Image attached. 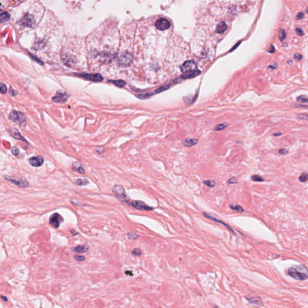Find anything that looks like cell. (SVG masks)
Instances as JSON below:
<instances>
[{
    "label": "cell",
    "mask_w": 308,
    "mask_h": 308,
    "mask_svg": "<svg viewBox=\"0 0 308 308\" xmlns=\"http://www.w3.org/2000/svg\"><path fill=\"white\" fill-rule=\"evenodd\" d=\"M288 274L293 278L299 280H305L308 277L307 269L303 265L292 266L288 269Z\"/></svg>",
    "instance_id": "6da1fadb"
},
{
    "label": "cell",
    "mask_w": 308,
    "mask_h": 308,
    "mask_svg": "<svg viewBox=\"0 0 308 308\" xmlns=\"http://www.w3.org/2000/svg\"><path fill=\"white\" fill-rule=\"evenodd\" d=\"M113 193L120 202L129 205L130 199L126 194L125 188L122 185H115L113 187Z\"/></svg>",
    "instance_id": "7a4b0ae2"
},
{
    "label": "cell",
    "mask_w": 308,
    "mask_h": 308,
    "mask_svg": "<svg viewBox=\"0 0 308 308\" xmlns=\"http://www.w3.org/2000/svg\"><path fill=\"white\" fill-rule=\"evenodd\" d=\"M115 59L119 65L123 67L128 66L133 61L131 55L126 53H121L116 55Z\"/></svg>",
    "instance_id": "3957f363"
},
{
    "label": "cell",
    "mask_w": 308,
    "mask_h": 308,
    "mask_svg": "<svg viewBox=\"0 0 308 308\" xmlns=\"http://www.w3.org/2000/svg\"><path fill=\"white\" fill-rule=\"evenodd\" d=\"M9 118L10 120L19 125H24L26 123L25 115L20 112L15 110L12 111L9 115Z\"/></svg>",
    "instance_id": "277c9868"
},
{
    "label": "cell",
    "mask_w": 308,
    "mask_h": 308,
    "mask_svg": "<svg viewBox=\"0 0 308 308\" xmlns=\"http://www.w3.org/2000/svg\"><path fill=\"white\" fill-rule=\"evenodd\" d=\"M18 24L24 27H33L36 24V20L33 15L27 13L18 22Z\"/></svg>",
    "instance_id": "5b68a950"
},
{
    "label": "cell",
    "mask_w": 308,
    "mask_h": 308,
    "mask_svg": "<svg viewBox=\"0 0 308 308\" xmlns=\"http://www.w3.org/2000/svg\"><path fill=\"white\" fill-rule=\"evenodd\" d=\"M180 68L183 74H187L196 71L197 69V65L194 61L188 60L182 64Z\"/></svg>",
    "instance_id": "8992f818"
},
{
    "label": "cell",
    "mask_w": 308,
    "mask_h": 308,
    "mask_svg": "<svg viewBox=\"0 0 308 308\" xmlns=\"http://www.w3.org/2000/svg\"><path fill=\"white\" fill-rule=\"evenodd\" d=\"M75 75L81 78H82L84 79L89 80L91 81H93V82H100L103 80L102 77L99 74H92L82 73V74H75Z\"/></svg>",
    "instance_id": "52a82bcc"
},
{
    "label": "cell",
    "mask_w": 308,
    "mask_h": 308,
    "mask_svg": "<svg viewBox=\"0 0 308 308\" xmlns=\"http://www.w3.org/2000/svg\"><path fill=\"white\" fill-rule=\"evenodd\" d=\"M129 205H131L133 208L138 210L152 211L153 209V207L148 206L145 203L140 201H134L133 202H130Z\"/></svg>",
    "instance_id": "ba28073f"
},
{
    "label": "cell",
    "mask_w": 308,
    "mask_h": 308,
    "mask_svg": "<svg viewBox=\"0 0 308 308\" xmlns=\"http://www.w3.org/2000/svg\"><path fill=\"white\" fill-rule=\"evenodd\" d=\"M155 27L158 30L164 31L170 28V23L165 18H160L156 21Z\"/></svg>",
    "instance_id": "9c48e42d"
},
{
    "label": "cell",
    "mask_w": 308,
    "mask_h": 308,
    "mask_svg": "<svg viewBox=\"0 0 308 308\" xmlns=\"http://www.w3.org/2000/svg\"><path fill=\"white\" fill-rule=\"evenodd\" d=\"M63 221V217L58 213L53 214L50 218V223L55 228H58L60 223Z\"/></svg>",
    "instance_id": "30bf717a"
},
{
    "label": "cell",
    "mask_w": 308,
    "mask_h": 308,
    "mask_svg": "<svg viewBox=\"0 0 308 308\" xmlns=\"http://www.w3.org/2000/svg\"><path fill=\"white\" fill-rule=\"evenodd\" d=\"M202 214H203V215H204L205 217H206V218H208V219H209V220H212V221H214V222H217V223H221L222 225H223V226H225V227H226L227 229H229L230 231H232L233 233H235V231H234V230L233 229V228H232L231 226H230L229 225H228L227 223H226L225 222H223V221H222V220H219V219L217 218L216 217H214L213 215H212L211 214H209V213H207V212H202Z\"/></svg>",
    "instance_id": "8fae6325"
},
{
    "label": "cell",
    "mask_w": 308,
    "mask_h": 308,
    "mask_svg": "<svg viewBox=\"0 0 308 308\" xmlns=\"http://www.w3.org/2000/svg\"><path fill=\"white\" fill-rule=\"evenodd\" d=\"M4 177L6 178V180L9 182L12 183V184H14V185H16V186L19 187L25 188V187H27L29 186L28 183L26 180H18L11 178H8L7 177Z\"/></svg>",
    "instance_id": "7c38bea8"
},
{
    "label": "cell",
    "mask_w": 308,
    "mask_h": 308,
    "mask_svg": "<svg viewBox=\"0 0 308 308\" xmlns=\"http://www.w3.org/2000/svg\"><path fill=\"white\" fill-rule=\"evenodd\" d=\"M44 162V158L42 156H37L31 157L29 159V163L33 167H40L41 166Z\"/></svg>",
    "instance_id": "4fadbf2b"
},
{
    "label": "cell",
    "mask_w": 308,
    "mask_h": 308,
    "mask_svg": "<svg viewBox=\"0 0 308 308\" xmlns=\"http://www.w3.org/2000/svg\"><path fill=\"white\" fill-rule=\"evenodd\" d=\"M68 96L66 93H57V94L52 98V100L53 102L56 103H62L65 102L68 100Z\"/></svg>",
    "instance_id": "5bb4252c"
},
{
    "label": "cell",
    "mask_w": 308,
    "mask_h": 308,
    "mask_svg": "<svg viewBox=\"0 0 308 308\" xmlns=\"http://www.w3.org/2000/svg\"><path fill=\"white\" fill-rule=\"evenodd\" d=\"M61 58L63 63L65 65L68 66H73L75 64V60L69 55L63 54L61 55Z\"/></svg>",
    "instance_id": "9a60e30c"
},
{
    "label": "cell",
    "mask_w": 308,
    "mask_h": 308,
    "mask_svg": "<svg viewBox=\"0 0 308 308\" xmlns=\"http://www.w3.org/2000/svg\"><path fill=\"white\" fill-rule=\"evenodd\" d=\"M72 169L73 171L82 174H84L85 173L84 169L82 167L81 164L79 162H74L72 165Z\"/></svg>",
    "instance_id": "2e32d148"
},
{
    "label": "cell",
    "mask_w": 308,
    "mask_h": 308,
    "mask_svg": "<svg viewBox=\"0 0 308 308\" xmlns=\"http://www.w3.org/2000/svg\"><path fill=\"white\" fill-rule=\"evenodd\" d=\"M198 143V140L196 139H192V138H188L182 141V144L187 147H190L192 146H194L196 145Z\"/></svg>",
    "instance_id": "e0dca14e"
},
{
    "label": "cell",
    "mask_w": 308,
    "mask_h": 308,
    "mask_svg": "<svg viewBox=\"0 0 308 308\" xmlns=\"http://www.w3.org/2000/svg\"><path fill=\"white\" fill-rule=\"evenodd\" d=\"M201 74V71L199 70H197L196 69V71H193V72H189V73H187V74H182V75L181 76V77L183 78V79H189V78H194L198 75H199Z\"/></svg>",
    "instance_id": "ac0fdd59"
},
{
    "label": "cell",
    "mask_w": 308,
    "mask_h": 308,
    "mask_svg": "<svg viewBox=\"0 0 308 308\" xmlns=\"http://www.w3.org/2000/svg\"><path fill=\"white\" fill-rule=\"evenodd\" d=\"M10 134L15 139L27 142L26 139L23 137V136L20 134V133L17 129H13V130L10 131Z\"/></svg>",
    "instance_id": "d6986e66"
},
{
    "label": "cell",
    "mask_w": 308,
    "mask_h": 308,
    "mask_svg": "<svg viewBox=\"0 0 308 308\" xmlns=\"http://www.w3.org/2000/svg\"><path fill=\"white\" fill-rule=\"evenodd\" d=\"M228 28L227 24H226L225 22L223 21L220 23L216 28V32L217 33H224Z\"/></svg>",
    "instance_id": "ffe728a7"
},
{
    "label": "cell",
    "mask_w": 308,
    "mask_h": 308,
    "mask_svg": "<svg viewBox=\"0 0 308 308\" xmlns=\"http://www.w3.org/2000/svg\"><path fill=\"white\" fill-rule=\"evenodd\" d=\"M10 18V14L7 12H4L0 13V23H4L7 22Z\"/></svg>",
    "instance_id": "44dd1931"
},
{
    "label": "cell",
    "mask_w": 308,
    "mask_h": 308,
    "mask_svg": "<svg viewBox=\"0 0 308 308\" xmlns=\"http://www.w3.org/2000/svg\"><path fill=\"white\" fill-rule=\"evenodd\" d=\"M89 247H88L87 246H85V245H80V246H77L76 247H75L73 250L77 253H84V252H86L88 250H89Z\"/></svg>",
    "instance_id": "7402d4cb"
},
{
    "label": "cell",
    "mask_w": 308,
    "mask_h": 308,
    "mask_svg": "<svg viewBox=\"0 0 308 308\" xmlns=\"http://www.w3.org/2000/svg\"><path fill=\"white\" fill-rule=\"evenodd\" d=\"M229 207L233 211H235L238 212H243L245 211L243 208L239 205L231 204V205H229Z\"/></svg>",
    "instance_id": "603a6c76"
},
{
    "label": "cell",
    "mask_w": 308,
    "mask_h": 308,
    "mask_svg": "<svg viewBox=\"0 0 308 308\" xmlns=\"http://www.w3.org/2000/svg\"><path fill=\"white\" fill-rule=\"evenodd\" d=\"M75 184L78 186H84V185H87V184H89V182L87 179L80 178V179L76 180V181H75Z\"/></svg>",
    "instance_id": "cb8c5ba5"
},
{
    "label": "cell",
    "mask_w": 308,
    "mask_h": 308,
    "mask_svg": "<svg viewBox=\"0 0 308 308\" xmlns=\"http://www.w3.org/2000/svg\"><path fill=\"white\" fill-rule=\"evenodd\" d=\"M45 43H44L43 41H38L37 42H36L34 45H33V49H34L35 50H41L44 47H45Z\"/></svg>",
    "instance_id": "d4e9b609"
},
{
    "label": "cell",
    "mask_w": 308,
    "mask_h": 308,
    "mask_svg": "<svg viewBox=\"0 0 308 308\" xmlns=\"http://www.w3.org/2000/svg\"><path fill=\"white\" fill-rule=\"evenodd\" d=\"M251 179L253 181L255 182H263L265 181L264 178H262L261 176L259 174H253L252 176Z\"/></svg>",
    "instance_id": "484cf974"
},
{
    "label": "cell",
    "mask_w": 308,
    "mask_h": 308,
    "mask_svg": "<svg viewBox=\"0 0 308 308\" xmlns=\"http://www.w3.org/2000/svg\"><path fill=\"white\" fill-rule=\"evenodd\" d=\"M112 82H113L115 85H116V86H118L119 87H123L126 84V82L124 81L120 80L112 81Z\"/></svg>",
    "instance_id": "4316f807"
},
{
    "label": "cell",
    "mask_w": 308,
    "mask_h": 308,
    "mask_svg": "<svg viewBox=\"0 0 308 308\" xmlns=\"http://www.w3.org/2000/svg\"><path fill=\"white\" fill-rule=\"evenodd\" d=\"M204 184L207 185L209 188L214 187L215 185V181L214 180H205L203 182Z\"/></svg>",
    "instance_id": "83f0119b"
},
{
    "label": "cell",
    "mask_w": 308,
    "mask_h": 308,
    "mask_svg": "<svg viewBox=\"0 0 308 308\" xmlns=\"http://www.w3.org/2000/svg\"><path fill=\"white\" fill-rule=\"evenodd\" d=\"M170 87V85H165V86H163V87H161L160 88H158V89L157 90H156L155 92H154L153 93V95L154 94H157V93H161L167 89H168Z\"/></svg>",
    "instance_id": "f1b7e54d"
},
{
    "label": "cell",
    "mask_w": 308,
    "mask_h": 308,
    "mask_svg": "<svg viewBox=\"0 0 308 308\" xmlns=\"http://www.w3.org/2000/svg\"><path fill=\"white\" fill-rule=\"evenodd\" d=\"M247 300L252 303V304H260L261 303V300L259 298H255V297H251L250 299H247Z\"/></svg>",
    "instance_id": "f546056e"
},
{
    "label": "cell",
    "mask_w": 308,
    "mask_h": 308,
    "mask_svg": "<svg viewBox=\"0 0 308 308\" xmlns=\"http://www.w3.org/2000/svg\"><path fill=\"white\" fill-rule=\"evenodd\" d=\"M308 179V174L307 173H303L299 177V181L301 182H305L307 181Z\"/></svg>",
    "instance_id": "4dcf8cb0"
},
{
    "label": "cell",
    "mask_w": 308,
    "mask_h": 308,
    "mask_svg": "<svg viewBox=\"0 0 308 308\" xmlns=\"http://www.w3.org/2000/svg\"><path fill=\"white\" fill-rule=\"evenodd\" d=\"M228 126V125L226 123L219 124V125H218L215 126V128H214V131H221V130H223V129H225Z\"/></svg>",
    "instance_id": "1f68e13d"
},
{
    "label": "cell",
    "mask_w": 308,
    "mask_h": 308,
    "mask_svg": "<svg viewBox=\"0 0 308 308\" xmlns=\"http://www.w3.org/2000/svg\"><path fill=\"white\" fill-rule=\"evenodd\" d=\"M7 91V88L6 87V85L2 83V82H0V93H1L3 94H5Z\"/></svg>",
    "instance_id": "d6a6232c"
},
{
    "label": "cell",
    "mask_w": 308,
    "mask_h": 308,
    "mask_svg": "<svg viewBox=\"0 0 308 308\" xmlns=\"http://www.w3.org/2000/svg\"><path fill=\"white\" fill-rule=\"evenodd\" d=\"M132 254H133L134 256H140L142 255V251L140 249L136 248L133 251H132Z\"/></svg>",
    "instance_id": "836d02e7"
},
{
    "label": "cell",
    "mask_w": 308,
    "mask_h": 308,
    "mask_svg": "<svg viewBox=\"0 0 308 308\" xmlns=\"http://www.w3.org/2000/svg\"><path fill=\"white\" fill-rule=\"evenodd\" d=\"M128 236L129 239H136L138 237V235L134 232H131L128 234Z\"/></svg>",
    "instance_id": "e575fe53"
},
{
    "label": "cell",
    "mask_w": 308,
    "mask_h": 308,
    "mask_svg": "<svg viewBox=\"0 0 308 308\" xmlns=\"http://www.w3.org/2000/svg\"><path fill=\"white\" fill-rule=\"evenodd\" d=\"M297 100L299 101V102H307V98L305 96H299V98H297Z\"/></svg>",
    "instance_id": "d590c367"
},
{
    "label": "cell",
    "mask_w": 308,
    "mask_h": 308,
    "mask_svg": "<svg viewBox=\"0 0 308 308\" xmlns=\"http://www.w3.org/2000/svg\"><path fill=\"white\" fill-rule=\"evenodd\" d=\"M286 37V33L285 31V30H282L280 32H279V37L280 39V40H283Z\"/></svg>",
    "instance_id": "8d00e7d4"
},
{
    "label": "cell",
    "mask_w": 308,
    "mask_h": 308,
    "mask_svg": "<svg viewBox=\"0 0 308 308\" xmlns=\"http://www.w3.org/2000/svg\"><path fill=\"white\" fill-rule=\"evenodd\" d=\"M96 151L99 154H102L105 151V148L104 146H98L96 148Z\"/></svg>",
    "instance_id": "74e56055"
},
{
    "label": "cell",
    "mask_w": 308,
    "mask_h": 308,
    "mask_svg": "<svg viewBox=\"0 0 308 308\" xmlns=\"http://www.w3.org/2000/svg\"><path fill=\"white\" fill-rule=\"evenodd\" d=\"M12 153L14 155L17 156V155H18V154L19 153V149L16 146H15V147H13L12 149Z\"/></svg>",
    "instance_id": "f35d334b"
},
{
    "label": "cell",
    "mask_w": 308,
    "mask_h": 308,
    "mask_svg": "<svg viewBox=\"0 0 308 308\" xmlns=\"http://www.w3.org/2000/svg\"><path fill=\"white\" fill-rule=\"evenodd\" d=\"M74 258L75 259L76 261H80V262H81V261H84L85 259V258L83 256H81V255H75L74 256Z\"/></svg>",
    "instance_id": "ab89813d"
},
{
    "label": "cell",
    "mask_w": 308,
    "mask_h": 308,
    "mask_svg": "<svg viewBox=\"0 0 308 308\" xmlns=\"http://www.w3.org/2000/svg\"><path fill=\"white\" fill-rule=\"evenodd\" d=\"M288 153V150L287 149H284V148L280 149L278 151V153L280 154V155H286V154H287Z\"/></svg>",
    "instance_id": "60d3db41"
},
{
    "label": "cell",
    "mask_w": 308,
    "mask_h": 308,
    "mask_svg": "<svg viewBox=\"0 0 308 308\" xmlns=\"http://www.w3.org/2000/svg\"><path fill=\"white\" fill-rule=\"evenodd\" d=\"M238 182V180L235 177H232L230 178L228 181V183L230 184H235Z\"/></svg>",
    "instance_id": "b9f144b4"
},
{
    "label": "cell",
    "mask_w": 308,
    "mask_h": 308,
    "mask_svg": "<svg viewBox=\"0 0 308 308\" xmlns=\"http://www.w3.org/2000/svg\"><path fill=\"white\" fill-rule=\"evenodd\" d=\"M28 54H29V55H30L31 56V58H33V60H34L35 61H37V62L38 63H40V64H43V62H42V61H41L40 60H39V58H37V57H36V56H34V55H32V54H31L30 53H28Z\"/></svg>",
    "instance_id": "7bdbcfd3"
},
{
    "label": "cell",
    "mask_w": 308,
    "mask_h": 308,
    "mask_svg": "<svg viewBox=\"0 0 308 308\" xmlns=\"http://www.w3.org/2000/svg\"><path fill=\"white\" fill-rule=\"evenodd\" d=\"M296 33L299 36H303L304 35V31L301 28H297L296 30Z\"/></svg>",
    "instance_id": "ee69618b"
},
{
    "label": "cell",
    "mask_w": 308,
    "mask_h": 308,
    "mask_svg": "<svg viewBox=\"0 0 308 308\" xmlns=\"http://www.w3.org/2000/svg\"><path fill=\"white\" fill-rule=\"evenodd\" d=\"M9 93H10L12 96H15V95L17 94V92L15 91V89H13L12 87H10V90H9Z\"/></svg>",
    "instance_id": "f6af8a7d"
},
{
    "label": "cell",
    "mask_w": 308,
    "mask_h": 308,
    "mask_svg": "<svg viewBox=\"0 0 308 308\" xmlns=\"http://www.w3.org/2000/svg\"><path fill=\"white\" fill-rule=\"evenodd\" d=\"M304 16V13L303 12H300V13H299L297 15V16H296V19H301L302 18H303Z\"/></svg>",
    "instance_id": "bcb514c9"
},
{
    "label": "cell",
    "mask_w": 308,
    "mask_h": 308,
    "mask_svg": "<svg viewBox=\"0 0 308 308\" xmlns=\"http://www.w3.org/2000/svg\"><path fill=\"white\" fill-rule=\"evenodd\" d=\"M301 58H302V56H301V55H300V54H296L294 55V59L296 60L297 61L300 60Z\"/></svg>",
    "instance_id": "7dc6e473"
},
{
    "label": "cell",
    "mask_w": 308,
    "mask_h": 308,
    "mask_svg": "<svg viewBox=\"0 0 308 308\" xmlns=\"http://www.w3.org/2000/svg\"><path fill=\"white\" fill-rule=\"evenodd\" d=\"M71 203L72 204H73L74 205H75V206H81V204H80V202H77L76 201H71Z\"/></svg>",
    "instance_id": "c3c4849f"
},
{
    "label": "cell",
    "mask_w": 308,
    "mask_h": 308,
    "mask_svg": "<svg viewBox=\"0 0 308 308\" xmlns=\"http://www.w3.org/2000/svg\"><path fill=\"white\" fill-rule=\"evenodd\" d=\"M270 47H271L270 49L269 50H268V51L271 53H273L274 51V48L273 47V45H270Z\"/></svg>",
    "instance_id": "681fc988"
},
{
    "label": "cell",
    "mask_w": 308,
    "mask_h": 308,
    "mask_svg": "<svg viewBox=\"0 0 308 308\" xmlns=\"http://www.w3.org/2000/svg\"><path fill=\"white\" fill-rule=\"evenodd\" d=\"M71 232L72 234L73 235H74V236H75V235H77L78 234V233L77 231H75V230H74V229H72V230L71 231Z\"/></svg>",
    "instance_id": "f907efd6"
},
{
    "label": "cell",
    "mask_w": 308,
    "mask_h": 308,
    "mask_svg": "<svg viewBox=\"0 0 308 308\" xmlns=\"http://www.w3.org/2000/svg\"><path fill=\"white\" fill-rule=\"evenodd\" d=\"M1 298H2L3 300H4V301H7V300H8L6 296H1Z\"/></svg>",
    "instance_id": "816d5d0a"
},
{
    "label": "cell",
    "mask_w": 308,
    "mask_h": 308,
    "mask_svg": "<svg viewBox=\"0 0 308 308\" xmlns=\"http://www.w3.org/2000/svg\"><path fill=\"white\" fill-rule=\"evenodd\" d=\"M280 135H281V133H274V134H273V136H280Z\"/></svg>",
    "instance_id": "f5cc1de1"
}]
</instances>
